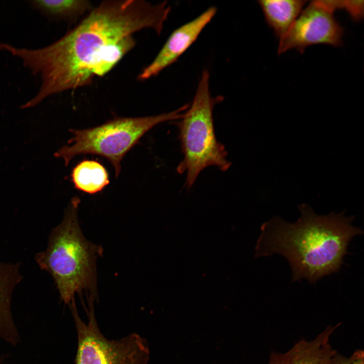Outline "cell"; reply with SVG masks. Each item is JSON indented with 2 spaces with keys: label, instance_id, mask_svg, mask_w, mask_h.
I'll list each match as a JSON object with an SVG mask.
<instances>
[{
  "label": "cell",
  "instance_id": "cell-6",
  "mask_svg": "<svg viewBox=\"0 0 364 364\" xmlns=\"http://www.w3.org/2000/svg\"><path fill=\"white\" fill-rule=\"evenodd\" d=\"M88 301L86 323L80 317L75 302L69 305L77 334L75 364H147L150 350L145 339L135 333L118 340L107 339L97 323L94 299Z\"/></svg>",
  "mask_w": 364,
  "mask_h": 364
},
{
  "label": "cell",
  "instance_id": "cell-10",
  "mask_svg": "<svg viewBox=\"0 0 364 364\" xmlns=\"http://www.w3.org/2000/svg\"><path fill=\"white\" fill-rule=\"evenodd\" d=\"M22 280L19 263L0 262V338L13 346L20 341L11 308L12 293Z\"/></svg>",
  "mask_w": 364,
  "mask_h": 364
},
{
  "label": "cell",
  "instance_id": "cell-3",
  "mask_svg": "<svg viewBox=\"0 0 364 364\" xmlns=\"http://www.w3.org/2000/svg\"><path fill=\"white\" fill-rule=\"evenodd\" d=\"M79 202L77 197L72 199L62 222L51 232L47 249L35 258L52 275L61 299L68 305L74 301L75 293L84 290L89 291V296H97L96 262L103 252L83 235L77 215Z\"/></svg>",
  "mask_w": 364,
  "mask_h": 364
},
{
  "label": "cell",
  "instance_id": "cell-7",
  "mask_svg": "<svg viewBox=\"0 0 364 364\" xmlns=\"http://www.w3.org/2000/svg\"><path fill=\"white\" fill-rule=\"evenodd\" d=\"M343 34L344 29L333 14L313 1L280 38L278 53L294 49L303 53L307 47L316 44L339 47L343 43Z\"/></svg>",
  "mask_w": 364,
  "mask_h": 364
},
{
  "label": "cell",
  "instance_id": "cell-12",
  "mask_svg": "<svg viewBox=\"0 0 364 364\" xmlns=\"http://www.w3.org/2000/svg\"><path fill=\"white\" fill-rule=\"evenodd\" d=\"M71 178L76 189L89 194L101 191L110 183L106 168L94 160H84L78 163L72 170Z\"/></svg>",
  "mask_w": 364,
  "mask_h": 364
},
{
  "label": "cell",
  "instance_id": "cell-9",
  "mask_svg": "<svg viewBox=\"0 0 364 364\" xmlns=\"http://www.w3.org/2000/svg\"><path fill=\"white\" fill-rule=\"evenodd\" d=\"M340 325L329 326L311 341L300 340L286 352H272L268 364H331L337 351L330 337Z\"/></svg>",
  "mask_w": 364,
  "mask_h": 364
},
{
  "label": "cell",
  "instance_id": "cell-2",
  "mask_svg": "<svg viewBox=\"0 0 364 364\" xmlns=\"http://www.w3.org/2000/svg\"><path fill=\"white\" fill-rule=\"evenodd\" d=\"M299 209L296 222L276 216L262 225L258 255H282L291 267L292 282L306 279L314 283L340 270L349 242L363 231L344 211L321 215L305 204Z\"/></svg>",
  "mask_w": 364,
  "mask_h": 364
},
{
  "label": "cell",
  "instance_id": "cell-8",
  "mask_svg": "<svg viewBox=\"0 0 364 364\" xmlns=\"http://www.w3.org/2000/svg\"><path fill=\"white\" fill-rule=\"evenodd\" d=\"M216 12L215 7H211L195 19L175 29L152 62L138 76V79H149L175 62L196 40Z\"/></svg>",
  "mask_w": 364,
  "mask_h": 364
},
{
  "label": "cell",
  "instance_id": "cell-4",
  "mask_svg": "<svg viewBox=\"0 0 364 364\" xmlns=\"http://www.w3.org/2000/svg\"><path fill=\"white\" fill-rule=\"evenodd\" d=\"M209 80V72L205 70L190 106L177 123L184 158L176 171L186 173L185 186L188 189L205 168L214 166L225 171L231 165L224 146L217 140L213 122L214 107L223 97L211 96Z\"/></svg>",
  "mask_w": 364,
  "mask_h": 364
},
{
  "label": "cell",
  "instance_id": "cell-14",
  "mask_svg": "<svg viewBox=\"0 0 364 364\" xmlns=\"http://www.w3.org/2000/svg\"><path fill=\"white\" fill-rule=\"evenodd\" d=\"M363 1H336L335 9L345 10L353 20L360 21L363 17Z\"/></svg>",
  "mask_w": 364,
  "mask_h": 364
},
{
  "label": "cell",
  "instance_id": "cell-13",
  "mask_svg": "<svg viewBox=\"0 0 364 364\" xmlns=\"http://www.w3.org/2000/svg\"><path fill=\"white\" fill-rule=\"evenodd\" d=\"M29 3L32 8L55 20H75L92 9L91 3L86 0H37Z\"/></svg>",
  "mask_w": 364,
  "mask_h": 364
},
{
  "label": "cell",
  "instance_id": "cell-5",
  "mask_svg": "<svg viewBox=\"0 0 364 364\" xmlns=\"http://www.w3.org/2000/svg\"><path fill=\"white\" fill-rule=\"evenodd\" d=\"M188 105L167 113L140 117H117L96 127L71 129L74 136L56 154L67 166L80 154H94L106 158L113 166L115 176L121 171V162L125 154L149 130L156 125L180 119Z\"/></svg>",
  "mask_w": 364,
  "mask_h": 364
},
{
  "label": "cell",
  "instance_id": "cell-15",
  "mask_svg": "<svg viewBox=\"0 0 364 364\" xmlns=\"http://www.w3.org/2000/svg\"><path fill=\"white\" fill-rule=\"evenodd\" d=\"M331 364H364L363 351L357 350L348 357L342 356L336 352Z\"/></svg>",
  "mask_w": 364,
  "mask_h": 364
},
{
  "label": "cell",
  "instance_id": "cell-16",
  "mask_svg": "<svg viewBox=\"0 0 364 364\" xmlns=\"http://www.w3.org/2000/svg\"><path fill=\"white\" fill-rule=\"evenodd\" d=\"M5 355H1L0 354V364H3L5 360Z\"/></svg>",
  "mask_w": 364,
  "mask_h": 364
},
{
  "label": "cell",
  "instance_id": "cell-11",
  "mask_svg": "<svg viewBox=\"0 0 364 364\" xmlns=\"http://www.w3.org/2000/svg\"><path fill=\"white\" fill-rule=\"evenodd\" d=\"M265 21L277 37L281 38L289 29L306 3L301 0H259Z\"/></svg>",
  "mask_w": 364,
  "mask_h": 364
},
{
  "label": "cell",
  "instance_id": "cell-1",
  "mask_svg": "<svg viewBox=\"0 0 364 364\" xmlns=\"http://www.w3.org/2000/svg\"><path fill=\"white\" fill-rule=\"evenodd\" d=\"M170 9L166 1H104L48 46L28 49L1 43V51L20 59L40 77L37 94L21 108L33 107L51 95L88 85L95 77L104 76L134 48L133 33L144 29L161 33Z\"/></svg>",
  "mask_w": 364,
  "mask_h": 364
}]
</instances>
